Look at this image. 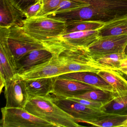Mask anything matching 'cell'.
<instances>
[{
	"instance_id": "cell-1",
	"label": "cell",
	"mask_w": 127,
	"mask_h": 127,
	"mask_svg": "<svg viewBox=\"0 0 127 127\" xmlns=\"http://www.w3.org/2000/svg\"><path fill=\"white\" fill-rule=\"evenodd\" d=\"M24 109L31 114L57 127H79L82 126L52 101L51 96L29 98Z\"/></svg>"
},
{
	"instance_id": "cell-2",
	"label": "cell",
	"mask_w": 127,
	"mask_h": 127,
	"mask_svg": "<svg viewBox=\"0 0 127 127\" xmlns=\"http://www.w3.org/2000/svg\"><path fill=\"white\" fill-rule=\"evenodd\" d=\"M23 24L24 32L41 42L66 34V22L47 16L26 18Z\"/></svg>"
},
{
	"instance_id": "cell-3",
	"label": "cell",
	"mask_w": 127,
	"mask_h": 127,
	"mask_svg": "<svg viewBox=\"0 0 127 127\" xmlns=\"http://www.w3.org/2000/svg\"><path fill=\"white\" fill-rule=\"evenodd\" d=\"M51 96L54 103L78 122L89 124L117 115L106 113L101 110L91 108L69 98L54 95Z\"/></svg>"
},
{
	"instance_id": "cell-4",
	"label": "cell",
	"mask_w": 127,
	"mask_h": 127,
	"mask_svg": "<svg viewBox=\"0 0 127 127\" xmlns=\"http://www.w3.org/2000/svg\"><path fill=\"white\" fill-rule=\"evenodd\" d=\"M1 127H55L47 121L29 113L24 108H1Z\"/></svg>"
},
{
	"instance_id": "cell-5",
	"label": "cell",
	"mask_w": 127,
	"mask_h": 127,
	"mask_svg": "<svg viewBox=\"0 0 127 127\" xmlns=\"http://www.w3.org/2000/svg\"><path fill=\"white\" fill-rule=\"evenodd\" d=\"M7 40L9 46L17 62L29 52L46 49L41 41L30 36L18 25L9 27Z\"/></svg>"
},
{
	"instance_id": "cell-6",
	"label": "cell",
	"mask_w": 127,
	"mask_h": 127,
	"mask_svg": "<svg viewBox=\"0 0 127 127\" xmlns=\"http://www.w3.org/2000/svg\"><path fill=\"white\" fill-rule=\"evenodd\" d=\"M127 34L101 36L87 50L93 59L114 53L125 52Z\"/></svg>"
},
{
	"instance_id": "cell-7",
	"label": "cell",
	"mask_w": 127,
	"mask_h": 127,
	"mask_svg": "<svg viewBox=\"0 0 127 127\" xmlns=\"http://www.w3.org/2000/svg\"><path fill=\"white\" fill-rule=\"evenodd\" d=\"M9 29L0 27V78L5 82L18 74L17 61L8 44Z\"/></svg>"
},
{
	"instance_id": "cell-8",
	"label": "cell",
	"mask_w": 127,
	"mask_h": 127,
	"mask_svg": "<svg viewBox=\"0 0 127 127\" xmlns=\"http://www.w3.org/2000/svg\"><path fill=\"white\" fill-rule=\"evenodd\" d=\"M4 95L7 108H24L29 98L24 80L18 74L6 81Z\"/></svg>"
},
{
	"instance_id": "cell-9",
	"label": "cell",
	"mask_w": 127,
	"mask_h": 127,
	"mask_svg": "<svg viewBox=\"0 0 127 127\" xmlns=\"http://www.w3.org/2000/svg\"><path fill=\"white\" fill-rule=\"evenodd\" d=\"M64 65L62 58L54 56L49 61L18 74L24 80L58 76L64 74Z\"/></svg>"
},
{
	"instance_id": "cell-10",
	"label": "cell",
	"mask_w": 127,
	"mask_h": 127,
	"mask_svg": "<svg viewBox=\"0 0 127 127\" xmlns=\"http://www.w3.org/2000/svg\"><path fill=\"white\" fill-rule=\"evenodd\" d=\"M47 16L65 22L70 20H97L106 22L112 18L91 5L72 11L52 13Z\"/></svg>"
},
{
	"instance_id": "cell-11",
	"label": "cell",
	"mask_w": 127,
	"mask_h": 127,
	"mask_svg": "<svg viewBox=\"0 0 127 127\" xmlns=\"http://www.w3.org/2000/svg\"><path fill=\"white\" fill-rule=\"evenodd\" d=\"M96 89L95 87L78 81L59 78L57 76L52 94L58 97L68 98Z\"/></svg>"
},
{
	"instance_id": "cell-12",
	"label": "cell",
	"mask_w": 127,
	"mask_h": 127,
	"mask_svg": "<svg viewBox=\"0 0 127 127\" xmlns=\"http://www.w3.org/2000/svg\"><path fill=\"white\" fill-rule=\"evenodd\" d=\"M26 18L24 12L11 0H0V27H9L14 25L22 27Z\"/></svg>"
},
{
	"instance_id": "cell-13",
	"label": "cell",
	"mask_w": 127,
	"mask_h": 127,
	"mask_svg": "<svg viewBox=\"0 0 127 127\" xmlns=\"http://www.w3.org/2000/svg\"><path fill=\"white\" fill-rule=\"evenodd\" d=\"M58 78L78 81L97 89L113 92L111 86L95 72L84 71L69 73L60 75Z\"/></svg>"
},
{
	"instance_id": "cell-14",
	"label": "cell",
	"mask_w": 127,
	"mask_h": 127,
	"mask_svg": "<svg viewBox=\"0 0 127 127\" xmlns=\"http://www.w3.org/2000/svg\"><path fill=\"white\" fill-rule=\"evenodd\" d=\"M53 57V53L46 49L35 50L29 52L17 62L18 74L47 62Z\"/></svg>"
},
{
	"instance_id": "cell-15",
	"label": "cell",
	"mask_w": 127,
	"mask_h": 127,
	"mask_svg": "<svg viewBox=\"0 0 127 127\" xmlns=\"http://www.w3.org/2000/svg\"><path fill=\"white\" fill-rule=\"evenodd\" d=\"M113 18L127 13V2L121 0H81Z\"/></svg>"
},
{
	"instance_id": "cell-16",
	"label": "cell",
	"mask_w": 127,
	"mask_h": 127,
	"mask_svg": "<svg viewBox=\"0 0 127 127\" xmlns=\"http://www.w3.org/2000/svg\"><path fill=\"white\" fill-rule=\"evenodd\" d=\"M57 78L55 76L24 80L29 97L50 95Z\"/></svg>"
},
{
	"instance_id": "cell-17",
	"label": "cell",
	"mask_w": 127,
	"mask_h": 127,
	"mask_svg": "<svg viewBox=\"0 0 127 127\" xmlns=\"http://www.w3.org/2000/svg\"><path fill=\"white\" fill-rule=\"evenodd\" d=\"M113 88V93L115 97L127 95V80L118 71L105 70L97 73Z\"/></svg>"
},
{
	"instance_id": "cell-18",
	"label": "cell",
	"mask_w": 127,
	"mask_h": 127,
	"mask_svg": "<svg viewBox=\"0 0 127 127\" xmlns=\"http://www.w3.org/2000/svg\"><path fill=\"white\" fill-rule=\"evenodd\" d=\"M99 30L101 36L127 34V13L106 21Z\"/></svg>"
},
{
	"instance_id": "cell-19",
	"label": "cell",
	"mask_w": 127,
	"mask_h": 127,
	"mask_svg": "<svg viewBox=\"0 0 127 127\" xmlns=\"http://www.w3.org/2000/svg\"><path fill=\"white\" fill-rule=\"evenodd\" d=\"M66 23L65 34L99 29L104 26L105 22L97 20H70L66 21Z\"/></svg>"
},
{
	"instance_id": "cell-20",
	"label": "cell",
	"mask_w": 127,
	"mask_h": 127,
	"mask_svg": "<svg viewBox=\"0 0 127 127\" xmlns=\"http://www.w3.org/2000/svg\"><path fill=\"white\" fill-rule=\"evenodd\" d=\"M127 55L123 53H114L94 59L99 65L109 70L119 71L121 64L127 59Z\"/></svg>"
},
{
	"instance_id": "cell-21",
	"label": "cell",
	"mask_w": 127,
	"mask_h": 127,
	"mask_svg": "<svg viewBox=\"0 0 127 127\" xmlns=\"http://www.w3.org/2000/svg\"><path fill=\"white\" fill-rule=\"evenodd\" d=\"M104 112L119 115H127V95L115 97L101 108Z\"/></svg>"
},
{
	"instance_id": "cell-22",
	"label": "cell",
	"mask_w": 127,
	"mask_h": 127,
	"mask_svg": "<svg viewBox=\"0 0 127 127\" xmlns=\"http://www.w3.org/2000/svg\"><path fill=\"white\" fill-rule=\"evenodd\" d=\"M58 56L62 58L65 62V65L64 68V74L84 71L97 73L100 70H104L99 67L89 64H82L77 60L72 59L63 56L59 55L57 56Z\"/></svg>"
},
{
	"instance_id": "cell-23",
	"label": "cell",
	"mask_w": 127,
	"mask_h": 127,
	"mask_svg": "<svg viewBox=\"0 0 127 127\" xmlns=\"http://www.w3.org/2000/svg\"><path fill=\"white\" fill-rule=\"evenodd\" d=\"M73 97L101 102L104 105L113 100L115 98V96L113 92L96 89Z\"/></svg>"
},
{
	"instance_id": "cell-24",
	"label": "cell",
	"mask_w": 127,
	"mask_h": 127,
	"mask_svg": "<svg viewBox=\"0 0 127 127\" xmlns=\"http://www.w3.org/2000/svg\"><path fill=\"white\" fill-rule=\"evenodd\" d=\"M89 124L96 127H126L127 124V115H117Z\"/></svg>"
},
{
	"instance_id": "cell-25",
	"label": "cell",
	"mask_w": 127,
	"mask_h": 127,
	"mask_svg": "<svg viewBox=\"0 0 127 127\" xmlns=\"http://www.w3.org/2000/svg\"><path fill=\"white\" fill-rule=\"evenodd\" d=\"M89 6L90 4L81 0H63L56 10L51 14L72 11Z\"/></svg>"
},
{
	"instance_id": "cell-26",
	"label": "cell",
	"mask_w": 127,
	"mask_h": 127,
	"mask_svg": "<svg viewBox=\"0 0 127 127\" xmlns=\"http://www.w3.org/2000/svg\"><path fill=\"white\" fill-rule=\"evenodd\" d=\"M63 0H42L43 7L38 16H47L54 12Z\"/></svg>"
},
{
	"instance_id": "cell-27",
	"label": "cell",
	"mask_w": 127,
	"mask_h": 127,
	"mask_svg": "<svg viewBox=\"0 0 127 127\" xmlns=\"http://www.w3.org/2000/svg\"><path fill=\"white\" fill-rule=\"evenodd\" d=\"M43 7L42 0H38L36 3L27 8L24 11L26 18H29L38 16L42 10Z\"/></svg>"
},
{
	"instance_id": "cell-28",
	"label": "cell",
	"mask_w": 127,
	"mask_h": 127,
	"mask_svg": "<svg viewBox=\"0 0 127 127\" xmlns=\"http://www.w3.org/2000/svg\"><path fill=\"white\" fill-rule=\"evenodd\" d=\"M68 98L78 102L89 107L96 110H101V108L104 105V104L102 102L93 101L81 98L76 97H72Z\"/></svg>"
},
{
	"instance_id": "cell-29",
	"label": "cell",
	"mask_w": 127,
	"mask_h": 127,
	"mask_svg": "<svg viewBox=\"0 0 127 127\" xmlns=\"http://www.w3.org/2000/svg\"><path fill=\"white\" fill-rule=\"evenodd\" d=\"M18 8L24 12L27 8L36 3L38 0H11Z\"/></svg>"
},
{
	"instance_id": "cell-30",
	"label": "cell",
	"mask_w": 127,
	"mask_h": 127,
	"mask_svg": "<svg viewBox=\"0 0 127 127\" xmlns=\"http://www.w3.org/2000/svg\"><path fill=\"white\" fill-rule=\"evenodd\" d=\"M119 71L127 76V58L121 64Z\"/></svg>"
},
{
	"instance_id": "cell-31",
	"label": "cell",
	"mask_w": 127,
	"mask_h": 127,
	"mask_svg": "<svg viewBox=\"0 0 127 127\" xmlns=\"http://www.w3.org/2000/svg\"><path fill=\"white\" fill-rule=\"evenodd\" d=\"M122 0V1H126V2H127V0Z\"/></svg>"
},
{
	"instance_id": "cell-32",
	"label": "cell",
	"mask_w": 127,
	"mask_h": 127,
	"mask_svg": "<svg viewBox=\"0 0 127 127\" xmlns=\"http://www.w3.org/2000/svg\"><path fill=\"white\" fill-rule=\"evenodd\" d=\"M126 127H127V125H126Z\"/></svg>"
}]
</instances>
